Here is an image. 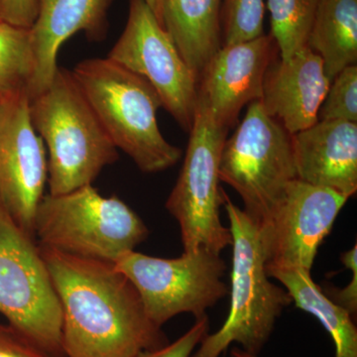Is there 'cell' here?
Here are the masks:
<instances>
[{"mask_svg":"<svg viewBox=\"0 0 357 357\" xmlns=\"http://www.w3.org/2000/svg\"><path fill=\"white\" fill-rule=\"evenodd\" d=\"M39 248L62 311L65 357H135L169 344L114 263Z\"/></svg>","mask_w":357,"mask_h":357,"instance_id":"cell-1","label":"cell"},{"mask_svg":"<svg viewBox=\"0 0 357 357\" xmlns=\"http://www.w3.org/2000/svg\"><path fill=\"white\" fill-rule=\"evenodd\" d=\"M33 128L48 151L50 195L93 185L119 160L114 146L72 70L58 68L53 81L29 100Z\"/></svg>","mask_w":357,"mask_h":357,"instance_id":"cell-2","label":"cell"},{"mask_svg":"<svg viewBox=\"0 0 357 357\" xmlns=\"http://www.w3.org/2000/svg\"><path fill=\"white\" fill-rule=\"evenodd\" d=\"M114 146L142 172H162L182 157L160 131L161 100L153 86L109 58L82 61L72 70Z\"/></svg>","mask_w":357,"mask_h":357,"instance_id":"cell-3","label":"cell"},{"mask_svg":"<svg viewBox=\"0 0 357 357\" xmlns=\"http://www.w3.org/2000/svg\"><path fill=\"white\" fill-rule=\"evenodd\" d=\"M222 206L232 236L229 316L218 332L204 337L190 357H220L232 344L258 356L282 312L292 303L285 289L269 280L257 225L225 192Z\"/></svg>","mask_w":357,"mask_h":357,"instance_id":"cell-4","label":"cell"},{"mask_svg":"<svg viewBox=\"0 0 357 357\" xmlns=\"http://www.w3.org/2000/svg\"><path fill=\"white\" fill-rule=\"evenodd\" d=\"M34 231L42 248L109 263L148 236L146 225L130 206L117 197L102 196L93 185L44 196Z\"/></svg>","mask_w":357,"mask_h":357,"instance_id":"cell-5","label":"cell"},{"mask_svg":"<svg viewBox=\"0 0 357 357\" xmlns=\"http://www.w3.org/2000/svg\"><path fill=\"white\" fill-rule=\"evenodd\" d=\"M218 175L236 190L243 211L257 225L297 178L292 134L266 114L259 100L249 103L243 122L225 140Z\"/></svg>","mask_w":357,"mask_h":357,"instance_id":"cell-6","label":"cell"},{"mask_svg":"<svg viewBox=\"0 0 357 357\" xmlns=\"http://www.w3.org/2000/svg\"><path fill=\"white\" fill-rule=\"evenodd\" d=\"M227 132L198 102L182 170L166 202L180 227L184 252L206 249L220 255L231 246L230 230L220 220L223 191L218 175Z\"/></svg>","mask_w":357,"mask_h":357,"instance_id":"cell-7","label":"cell"},{"mask_svg":"<svg viewBox=\"0 0 357 357\" xmlns=\"http://www.w3.org/2000/svg\"><path fill=\"white\" fill-rule=\"evenodd\" d=\"M0 314L54 357H65L62 311L36 239L0 203Z\"/></svg>","mask_w":357,"mask_h":357,"instance_id":"cell-8","label":"cell"},{"mask_svg":"<svg viewBox=\"0 0 357 357\" xmlns=\"http://www.w3.org/2000/svg\"><path fill=\"white\" fill-rule=\"evenodd\" d=\"M115 267L133 284L149 319L159 328L180 314L206 316V310L229 293L222 280L227 264L206 249L178 258H159L129 251Z\"/></svg>","mask_w":357,"mask_h":357,"instance_id":"cell-9","label":"cell"},{"mask_svg":"<svg viewBox=\"0 0 357 357\" xmlns=\"http://www.w3.org/2000/svg\"><path fill=\"white\" fill-rule=\"evenodd\" d=\"M107 58L146 79L162 107L181 128L191 131L199 79L145 0H129L128 22Z\"/></svg>","mask_w":357,"mask_h":357,"instance_id":"cell-10","label":"cell"},{"mask_svg":"<svg viewBox=\"0 0 357 357\" xmlns=\"http://www.w3.org/2000/svg\"><path fill=\"white\" fill-rule=\"evenodd\" d=\"M347 201L333 190L292 181L280 203L257 225L266 271L311 272L319 246Z\"/></svg>","mask_w":357,"mask_h":357,"instance_id":"cell-11","label":"cell"},{"mask_svg":"<svg viewBox=\"0 0 357 357\" xmlns=\"http://www.w3.org/2000/svg\"><path fill=\"white\" fill-rule=\"evenodd\" d=\"M48 181L43 140L31 121L26 93L0 102V203L35 238V217ZM36 239V238H35Z\"/></svg>","mask_w":357,"mask_h":357,"instance_id":"cell-12","label":"cell"},{"mask_svg":"<svg viewBox=\"0 0 357 357\" xmlns=\"http://www.w3.org/2000/svg\"><path fill=\"white\" fill-rule=\"evenodd\" d=\"M277 55L271 35L223 45L199 76L198 102L220 126L229 129L244 105L261 98L265 75Z\"/></svg>","mask_w":357,"mask_h":357,"instance_id":"cell-13","label":"cell"},{"mask_svg":"<svg viewBox=\"0 0 357 357\" xmlns=\"http://www.w3.org/2000/svg\"><path fill=\"white\" fill-rule=\"evenodd\" d=\"M330 84L323 60L307 45L287 60L279 57L270 65L259 102L293 135L318 121Z\"/></svg>","mask_w":357,"mask_h":357,"instance_id":"cell-14","label":"cell"},{"mask_svg":"<svg viewBox=\"0 0 357 357\" xmlns=\"http://www.w3.org/2000/svg\"><path fill=\"white\" fill-rule=\"evenodd\" d=\"M114 0H38L36 20L30 28L35 70L28 98L48 88L58 70L62 45L77 32L91 41L107 38L109 10Z\"/></svg>","mask_w":357,"mask_h":357,"instance_id":"cell-15","label":"cell"},{"mask_svg":"<svg viewBox=\"0 0 357 357\" xmlns=\"http://www.w3.org/2000/svg\"><path fill=\"white\" fill-rule=\"evenodd\" d=\"M298 180L351 199L357 192V123L318 121L293 134Z\"/></svg>","mask_w":357,"mask_h":357,"instance_id":"cell-16","label":"cell"},{"mask_svg":"<svg viewBox=\"0 0 357 357\" xmlns=\"http://www.w3.org/2000/svg\"><path fill=\"white\" fill-rule=\"evenodd\" d=\"M162 23L199 79L222 47V0H161Z\"/></svg>","mask_w":357,"mask_h":357,"instance_id":"cell-17","label":"cell"},{"mask_svg":"<svg viewBox=\"0 0 357 357\" xmlns=\"http://www.w3.org/2000/svg\"><path fill=\"white\" fill-rule=\"evenodd\" d=\"M307 47L323 60L331 83L357 63V0H319Z\"/></svg>","mask_w":357,"mask_h":357,"instance_id":"cell-18","label":"cell"},{"mask_svg":"<svg viewBox=\"0 0 357 357\" xmlns=\"http://www.w3.org/2000/svg\"><path fill=\"white\" fill-rule=\"evenodd\" d=\"M270 278L280 282L295 306L312 314L330 333L335 357H357V328L354 317L324 293L311 272L304 269L268 270Z\"/></svg>","mask_w":357,"mask_h":357,"instance_id":"cell-19","label":"cell"},{"mask_svg":"<svg viewBox=\"0 0 357 357\" xmlns=\"http://www.w3.org/2000/svg\"><path fill=\"white\" fill-rule=\"evenodd\" d=\"M34 70L30 29L0 21V100L28 96Z\"/></svg>","mask_w":357,"mask_h":357,"instance_id":"cell-20","label":"cell"},{"mask_svg":"<svg viewBox=\"0 0 357 357\" xmlns=\"http://www.w3.org/2000/svg\"><path fill=\"white\" fill-rule=\"evenodd\" d=\"M319 0H266L271 36L279 57L287 60L307 46L310 30Z\"/></svg>","mask_w":357,"mask_h":357,"instance_id":"cell-21","label":"cell"},{"mask_svg":"<svg viewBox=\"0 0 357 357\" xmlns=\"http://www.w3.org/2000/svg\"><path fill=\"white\" fill-rule=\"evenodd\" d=\"M266 0H222L223 45L241 43L264 35Z\"/></svg>","mask_w":357,"mask_h":357,"instance_id":"cell-22","label":"cell"},{"mask_svg":"<svg viewBox=\"0 0 357 357\" xmlns=\"http://www.w3.org/2000/svg\"><path fill=\"white\" fill-rule=\"evenodd\" d=\"M318 121L357 122V65L340 70L333 79L319 110Z\"/></svg>","mask_w":357,"mask_h":357,"instance_id":"cell-23","label":"cell"},{"mask_svg":"<svg viewBox=\"0 0 357 357\" xmlns=\"http://www.w3.org/2000/svg\"><path fill=\"white\" fill-rule=\"evenodd\" d=\"M210 321L208 316L196 319L195 325L177 340L155 351L140 352L135 357H190L195 349L208 333Z\"/></svg>","mask_w":357,"mask_h":357,"instance_id":"cell-24","label":"cell"},{"mask_svg":"<svg viewBox=\"0 0 357 357\" xmlns=\"http://www.w3.org/2000/svg\"><path fill=\"white\" fill-rule=\"evenodd\" d=\"M0 357H54L9 324L0 323Z\"/></svg>","mask_w":357,"mask_h":357,"instance_id":"cell-25","label":"cell"},{"mask_svg":"<svg viewBox=\"0 0 357 357\" xmlns=\"http://www.w3.org/2000/svg\"><path fill=\"white\" fill-rule=\"evenodd\" d=\"M342 264L352 272L351 283L345 288L325 287L324 293L338 306L344 307L352 317L357 312V245L340 256Z\"/></svg>","mask_w":357,"mask_h":357,"instance_id":"cell-26","label":"cell"},{"mask_svg":"<svg viewBox=\"0 0 357 357\" xmlns=\"http://www.w3.org/2000/svg\"><path fill=\"white\" fill-rule=\"evenodd\" d=\"M38 13V0H0V21L30 29Z\"/></svg>","mask_w":357,"mask_h":357,"instance_id":"cell-27","label":"cell"},{"mask_svg":"<svg viewBox=\"0 0 357 357\" xmlns=\"http://www.w3.org/2000/svg\"><path fill=\"white\" fill-rule=\"evenodd\" d=\"M145 1H146L150 8H151V10L153 11L157 20H158L161 25L163 26V23H162L161 0H145Z\"/></svg>","mask_w":357,"mask_h":357,"instance_id":"cell-28","label":"cell"},{"mask_svg":"<svg viewBox=\"0 0 357 357\" xmlns=\"http://www.w3.org/2000/svg\"><path fill=\"white\" fill-rule=\"evenodd\" d=\"M230 357H258V356L248 354V352L244 351L243 349L236 347L231 349V351H230Z\"/></svg>","mask_w":357,"mask_h":357,"instance_id":"cell-29","label":"cell"},{"mask_svg":"<svg viewBox=\"0 0 357 357\" xmlns=\"http://www.w3.org/2000/svg\"><path fill=\"white\" fill-rule=\"evenodd\" d=\"M0 102H1V100H0Z\"/></svg>","mask_w":357,"mask_h":357,"instance_id":"cell-30","label":"cell"}]
</instances>
